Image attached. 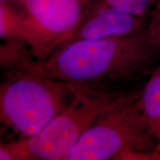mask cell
<instances>
[{
  "mask_svg": "<svg viewBox=\"0 0 160 160\" xmlns=\"http://www.w3.org/2000/svg\"><path fill=\"white\" fill-rule=\"evenodd\" d=\"M159 63L160 53L147 28L137 34L73 42L29 67L56 81L111 91L109 86L148 79Z\"/></svg>",
  "mask_w": 160,
  "mask_h": 160,
  "instance_id": "obj_1",
  "label": "cell"
},
{
  "mask_svg": "<svg viewBox=\"0 0 160 160\" xmlns=\"http://www.w3.org/2000/svg\"><path fill=\"white\" fill-rule=\"evenodd\" d=\"M30 64V63H29ZM0 78V142L30 138L72 99L76 85L56 81L29 67Z\"/></svg>",
  "mask_w": 160,
  "mask_h": 160,
  "instance_id": "obj_2",
  "label": "cell"
},
{
  "mask_svg": "<svg viewBox=\"0 0 160 160\" xmlns=\"http://www.w3.org/2000/svg\"><path fill=\"white\" fill-rule=\"evenodd\" d=\"M140 91L124 93L86 131L64 160L117 159L127 151H156L139 105Z\"/></svg>",
  "mask_w": 160,
  "mask_h": 160,
  "instance_id": "obj_3",
  "label": "cell"
},
{
  "mask_svg": "<svg viewBox=\"0 0 160 160\" xmlns=\"http://www.w3.org/2000/svg\"><path fill=\"white\" fill-rule=\"evenodd\" d=\"M76 86L69 102L41 131L11 142L18 160H64L92 124L125 93Z\"/></svg>",
  "mask_w": 160,
  "mask_h": 160,
  "instance_id": "obj_4",
  "label": "cell"
},
{
  "mask_svg": "<svg viewBox=\"0 0 160 160\" xmlns=\"http://www.w3.org/2000/svg\"><path fill=\"white\" fill-rule=\"evenodd\" d=\"M94 0H21L25 44L32 57L45 59Z\"/></svg>",
  "mask_w": 160,
  "mask_h": 160,
  "instance_id": "obj_5",
  "label": "cell"
},
{
  "mask_svg": "<svg viewBox=\"0 0 160 160\" xmlns=\"http://www.w3.org/2000/svg\"><path fill=\"white\" fill-rule=\"evenodd\" d=\"M148 19L116 9L104 0H94L76 25L59 40L54 51L76 41L137 34L147 29Z\"/></svg>",
  "mask_w": 160,
  "mask_h": 160,
  "instance_id": "obj_6",
  "label": "cell"
},
{
  "mask_svg": "<svg viewBox=\"0 0 160 160\" xmlns=\"http://www.w3.org/2000/svg\"><path fill=\"white\" fill-rule=\"evenodd\" d=\"M139 101L148 128L158 146L160 143V63L140 90Z\"/></svg>",
  "mask_w": 160,
  "mask_h": 160,
  "instance_id": "obj_7",
  "label": "cell"
},
{
  "mask_svg": "<svg viewBox=\"0 0 160 160\" xmlns=\"http://www.w3.org/2000/svg\"><path fill=\"white\" fill-rule=\"evenodd\" d=\"M0 40L26 45L25 13L11 4L0 2Z\"/></svg>",
  "mask_w": 160,
  "mask_h": 160,
  "instance_id": "obj_8",
  "label": "cell"
},
{
  "mask_svg": "<svg viewBox=\"0 0 160 160\" xmlns=\"http://www.w3.org/2000/svg\"><path fill=\"white\" fill-rule=\"evenodd\" d=\"M30 51L24 44L0 41V70L11 71L27 65L31 61Z\"/></svg>",
  "mask_w": 160,
  "mask_h": 160,
  "instance_id": "obj_9",
  "label": "cell"
},
{
  "mask_svg": "<svg viewBox=\"0 0 160 160\" xmlns=\"http://www.w3.org/2000/svg\"><path fill=\"white\" fill-rule=\"evenodd\" d=\"M116 9L137 16L149 18L158 0H104Z\"/></svg>",
  "mask_w": 160,
  "mask_h": 160,
  "instance_id": "obj_10",
  "label": "cell"
},
{
  "mask_svg": "<svg viewBox=\"0 0 160 160\" xmlns=\"http://www.w3.org/2000/svg\"><path fill=\"white\" fill-rule=\"evenodd\" d=\"M148 29L160 53V0H158L149 16Z\"/></svg>",
  "mask_w": 160,
  "mask_h": 160,
  "instance_id": "obj_11",
  "label": "cell"
},
{
  "mask_svg": "<svg viewBox=\"0 0 160 160\" xmlns=\"http://www.w3.org/2000/svg\"><path fill=\"white\" fill-rule=\"evenodd\" d=\"M117 160H160V153L151 151H127L120 154Z\"/></svg>",
  "mask_w": 160,
  "mask_h": 160,
  "instance_id": "obj_12",
  "label": "cell"
},
{
  "mask_svg": "<svg viewBox=\"0 0 160 160\" xmlns=\"http://www.w3.org/2000/svg\"><path fill=\"white\" fill-rule=\"evenodd\" d=\"M0 160H18L11 142H0Z\"/></svg>",
  "mask_w": 160,
  "mask_h": 160,
  "instance_id": "obj_13",
  "label": "cell"
},
{
  "mask_svg": "<svg viewBox=\"0 0 160 160\" xmlns=\"http://www.w3.org/2000/svg\"><path fill=\"white\" fill-rule=\"evenodd\" d=\"M20 1H21V0H0V2L8 3V4H11V5H20Z\"/></svg>",
  "mask_w": 160,
  "mask_h": 160,
  "instance_id": "obj_14",
  "label": "cell"
},
{
  "mask_svg": "<svg viewBox=\"0 0 160 160\" xmlns=\"http://www.w3.org/2000/svg\"><path fill=\"white\" fill-rule=\"evenodd\" d=\"M156 151H158V152H159V153H160V143H159V145L157 146V149H156Z\"/></svg>",
  "mask_w": 160,
  "mask_h": 160,
  "instance_id": "obj_15",
  "label": "cell"
}]
</instances>
